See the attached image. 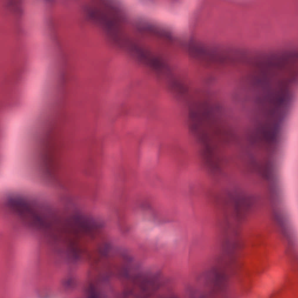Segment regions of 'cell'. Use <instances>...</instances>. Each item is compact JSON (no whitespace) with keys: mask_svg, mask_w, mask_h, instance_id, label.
<instances>
[{"mask_svg":"<svg viewBox=\"0 0 298 298\" xmlns=\"http://www.w3.org/2000/svg\"><path fill=\"white\" fill-rule=\"evenodd\" d=\"M221 275L214 271H211L204 273L200 277V284L207 288L211 292H214L221 287L223 284Z\"/></svg>","mask_w":298,"mask_h":298,"instance_id":"obj_1","label":"cell"}]
</instances>
